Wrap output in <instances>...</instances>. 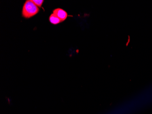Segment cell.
<instances>
[{"label":"cell","mask_w":152,"mask_h":114,"mask_svg":"<svg viewBox=\"0 0 152 114\" xmlns=\"http://www.w3.org/2000/svg\"><path fill=\"white\" fill-rule=\"evenodd\" d=\"M39 9L31 0H27L23 7L22 14L24 18H29L33 17L39 12Z\"/></svg>","instance_id":"6da1fadb"},{"label":"cell","mask_w":152,"mask_h":114,"mask_svg":"<svg viewBox=\"0 0 152 114\" xmlns=\"http://www.w3.org/2000/svg\"><path fill=\"white\" fill-rule=\"evenodd\" d=\"M53 13L55 15L60 19L61 22L65 20L68 17L67 13L64 9L61 8H56L53 11Z\"/></svg>","instance_id":"7a4b0ae2"},{"label":"cell","mask_w":152,"mask_h":114,"mask_svg":"<svg viewBox=\"0 0 152 114\" xmlns=\"http://www.w3.org/2000/svg\"><path fill=\"white\" fill-rule=\"evenodd\" d=\"M49 19L50 23L54 25L58 24L61 22L60 19L53 13L50 15Z\"/></svg>","instance_id":"3957f363"},{"label":"cell","mask_w":152,"mask_h":114,"mask_svg":"<svg viewBox=\"0 0 152 114\" xmlns=\"http://www.w3.org/2000/svg\"><path fill=\"white\" fill-rule=\"evenodd\" d=\"M32 1L38 7H41L43 4L44 1L42 0H32Z\"/></svg>","instance_id":"277c9868"}]
</instances>
